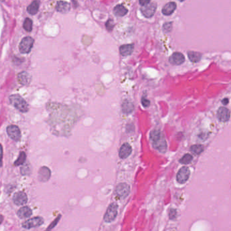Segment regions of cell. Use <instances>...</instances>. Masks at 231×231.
I'll list each match as a JSON object with an SVG mask.
<instances>
[{"label": "cell", "instance_id": "obj_1", "mask_svg": "<svg viewBox=\"0 0 231 231\" xmlns=\"http://www.w3.org/2000/svg\"><path fill=\"white\" fill-rule=\"evenodd\" d=\"M150 138L153 142V147L161 153L167 150V142L163 134L159 130H154L150 134Z\"/></svg>", "mask_w": 231, "mask_h": 231}, {"label": "cell", "instance_id": "obj_2", "mask_svg": "<svg viewBox=\"0 0 231 231\" xmlns=\"http://www.w3.org/2000/svg\"><path fill=\"white\" fill-rule=\"evenodd\" d=\"M10 103L15 109L21 112L29 111V104L19 94H12L10 96Z\"/></svg>", "mask_w": 231, "mask_h": 231}, {"label": "cell", "instance_id": "obj_3", "mask_svg": "<svg viewBox=\"0 0 231 231\" xmlns=\"http://www.w3.org/2000/svg\"><path fill=\"white\" fill-rule=\"evenodd\" d=\"M35 40L31 36L24 37L22 39L20 43H19L18 48L19 51L21 54H27L31 52V49L33 47Z\"/></svg>", "mask_w": 231, "mask_h": 231}, {"label": "cell", "instance_id": "obj_4", "mask_svg": "<svg viewBox=\"0 0 231 231\" xmlns=\"http://www.w3.org/2000/svg\"><path fill=\"white\" fill-rule=\"evenodd\" d=\"M44 222V220L40 216L29 219L22 224V226L25 229H31L32 228H36L42 226Z\"/></svg>", "mask_w": 231, "mask_h": 231}, {"label": "cell", "instance_id": "obj_5", "mask_svg": "<svg viewBox=\"0 0 231 231\" xmlns=\"http://www.w3.org/2000/svg\"><path fill=\"white\" fill-rule=\"evenodd\" d=\"M117 208L118 206L115 203H112L110 205L106 210L105 215H104V221L106 222H111L113 221L117 216Z\"/></svg>", "mask_w": 231, "mask_h": 231}, {"label": "cell", "instance_id": "obj_6", "mask_svg": "<svg viewBox=\"0 0 231 231\" xmlns=\"http://www.w3.org/2000/svg\"><path fill=\"white\" fill-rule=\"evenodd\" d=\"M157 9V4L155 3H148V4L142 5L140 10L146 18H151L155 14Z\"/></svg>", "mask_w": 231, "mask_h": 231}, {"label": "cell", "instance_id": "obj_7", "mask_svg": "<svg viewBox=\"0 0 231 231\" xmlns=\"http://www.w3.org/2000/svg\"><path fill=\"white\" fill-rule=\"evenodd\" d=\"M6 131L8 136L11 139L14 140L16 142H18L20 140L21 138V132L18 126L15 125H10L8 126Z\"/></svg>", "mask_w": 231, "mask_h": 231}, {"label": "cell", "instance_id": "obj_8", "mask_svg": "<svg viewBox=\"0 0 231 231\" xmlns=\"http://www.w3.org/2000/svg\"><path fill=\"white\" fill-rule=\"evenodd\" d=\"M32 77L31 74L27 71H22L17 75V81L21 86H29L31 83Z\"/></svg>", "mask_w": 231, "mask_h": 231}, {"label": "cell", "instance_id": "obj_9", "mask_svg": "<svg viewBox=\"0 0 231 231\" xmlns=\"http://www.w3.org/2000/svg\"><path fill=\"white\" fill-rule=\"evenodd\" d=\"M130 193V186L125 183L118 185L116 188V195L120 199H124Z\"/></svg>", "mask_w": 231, "mask_h": 231}, {"label": "cell", "instance_id": "obj_10", "mask_svg": "<svg viewBox=\"0 0 231 231\" xmlns=\"http://www.w3.org/2000/svg\"><path fill=\"white\" fill-rule=\"evenodd\" d=\"M190 176V170L186 167H183L178 172L176 180L180 184L185 183L188 180Z\"/></svg>", "mask_w": 231, "mask_h": 231}, {"label": "cell", "instance_id": "obj_11", "mask_svg": "<svg viewBox=\"0 0 231 231\" xmlns=\"http://www.w3.org/2000/svg\"><path fill=\"white\" fill-rule=\"evenodd\" d=\"M27 201H28V198L27 195L23 191L16 192L13 196V201L16 205H23L26 204Z\"/></svg>", "mask_w": 231, "mask_h": 231}, {"label": "cell", "instance_id": "obj_12", "mask_svg": "<svg viewBox=\"0 0 231 231\" xmlns=\"http://www.w3.org/2000/svg\"><path fill=\"white\" fill-rule=\"evenodd\" d=\"M169 62L173 65H180L185 62V58L183 54L180 52H174L169 57Z\"/></svg>", "mask_w": 231, "mask_h": 231}, {"label": "cell", "instance_id": "obj_13", "mask_svg": "<svg viewBox=\"0 0 231 231\" xmlns=\"http://www.w3.org/2000/svg\"><path fill=\"white\" fill-rule=\"evenodd\" d=\"M71 8V5L69 3L67 2L62 1V0L58 1L56 3V7H55V9H56L57 12L62 13V14L68 13L70 11Z\"/></svg>", "mask_w": 231, "mask_h": 231}, {"label": "cell", "instance_id": "obj_14", "mask_svg": "<svg viewBox=\"0 0 231 231\" xmlns=\"http://www.w3.org/2000/svg\"><path fill=\"white\" fill-rule=\"evenodd\" d=\"M39 180L41 182H48L51 176V171L48 167H42L39 170Z\"/></svg>", "mask_w": 231, "mask_h": 231}, {"label": "cell", "instance_id": "obj_15", "mask_svg": "<svg viewBox=\"0 0 231 231\" xmlns=\"http://www.w3.org/2000/svg\"><path fill=\"white\" fill-rule=\"evenodd\" d=\"M218 119L222 122H226L230 119V111L229 110L225 107H220L218 109Z\"/></svg>", "mask_w": 231, "mask_h": 231}, {"label": "cell", "instance_id": "obj_16", "mask_svg": "<svg viewBox=\"0 0 231 231\" xmlns=\"http://www.w3.org/2000/svg\"><path fill=\"white\" fill-rule=\"evenodd\" d=\"M40 6V0H33L31 4H30L28 7L27 8V11L29 14L31 15H35L37 12H39Z\"/></svg>", "mask_w": 231, "mask_h": 231}, {"label": "cell", "instance_id": "obj_17", "mask_svg": "<svg viewBox=\"0 0 231 231\" xmlns=\"http://www.w3.org/2000/svg\"><path fill=\"white\" fill-rule=\"evenodd\" d=\"M131 146L128 144V143H125L122 146V147L120 148L119 150V157L122 159H126L130 155L131 153Z\"/></svg>", "mask_w": 231, "mask_h": 231}, {"label": "cell", "instance_id": "obj_18", "mask_svg": "<svg viewBox=\"0 0 231 231\" xmlns=\"http://www.w3.org/2000/svg\"><path fill=\"white\" fill-rule=\"evenodd\" d=\"M32 214L33 211L31 209L28 207V206H24V207H21L20 210L17 211V216L21 219L29 218L30 216H31Z\"/></svg>", "mask_w": 231, "mask_h": 231}, {"label": "cell", "instance_id": "obj_19", "mask_svg": "<svg viewBox=\"0 0 231 231\" xmlns=\"http://www.w3.org/2000/svg\"><path fill=\"white\" fill-rule=\"evenodd\" d=\"M134 43L123 45L120 47L119 52L122 56H127L132 54V52H134Z\"/></svg>", "mask_w": 231, "mask_h": 231}, {"label": "cell", "instance_id": "obj_20", "mask_svg": "<svg viewBox=\"0 0 231 231\" xmlns=\"http://www.w3.org/2000/svg\"><path fill=\"white\" fill-rule=\"evenodd\" d=\"M176 9V4L175 2H169L164 5L162 9V13L166 16H169Z\"/></svg>", "mask_w": 231, "mask_h": 231}, {"label": "cell", "instance_id": "obj_21", "mask_svg": "<svg viewBox=\"0 0 231 231\" xmlns=\"http://www.w3.org/2000/svg\"><path fill=\"white\" fill-rule=\"evenodd\" d=\"M114 14L118 17H122V16L127 14L128 10L127 8L123 6V5H117L114 8Z\"/></svg>", "mask_w": 231, "mask_h": 231}, {"label": "cell", "instance_id": "obj_22", "mask_svg": "<svg viewBox=\"0 0 231 231\" xmlns=\"http://www.w3.org/2000/svg\"><path fill=\"white\" fill-rule=\"evenodd\" d=\"M187 54H188V57L189 60H191L192 62H194V63L199 62L202 57L201 54L199 53V52H194V51H188V52H187Z\"/></svg>", "mask_w": 231, "mask_h": 231}, {"label": "cell", "instance_id": "obj_23", "mask_svg": "<svg viewBox=\"0 0 231 231\" xmlns=\"http://www.w3.org/2000/svg\"><path fill=\"white\" fill-rule=\"evenodd\" d=\"M134 110V105L131 102L125 100L122 104V111L125 114L131 113Z\"/></svg>", "mask_w": 231, "mask_h": 231}, {"label": "cell", "instance_id": "obj_24", "mask_svg": "<svg viewBox=\"0 0 231 231\" xmlns=\"http://www.w3.org/2000/svg\"><path fill=\"white\" fill-rule=\"evenodd\" d=\"M26 159H27L26 153L23 152V151H22V152H21L20 154H19L18 159L15 161L14 166H22V165H23L24 163H25Z\"/></svg>", "mask_w": 231, "mask_h": 231}, {"label": "cell", "instance_id": "obj_25", "mask_svg": "<svg viewBox=\"0 0 231 231\" xmlns=\"http://www.w3.org/2000/svg\"><path fill=\"white\" fill-rule=\"evenodd\" d=\"M23 28L27 32H31L33 29V21L30 18H26L23 23Z\"/></svg>", "mask_w": 231, "mask_h": 231}, {"label": "cell", "instance_id": "obj_26", "mask_svg": "<svg viewBox=\"0 0 231 231\" xmlns=\"http://www.w3.org/2000/svg\"><path fill=\"white\" fill-rule=\"evenodd\" d=\"M203 150H204V147L201 144L193 145L191 147V150L195 155H199L203 152Z\"/></svg>", "mask_w": 231, "mask_h": 231}, {"label": "cell", "instance_id": "obj_27", "mask_svg": "<svg viewBox=\"0 0 231 231\" xmlns=\"http://www.w3.org/2000/svg\"><path fill=\"white\" fill-rule=\"evenodd\" d=\"M23 166V165H22ZM21 174L23 175V176H27V175H29L30 174H31V165H30L29 163H27L24 165H23V166H22L21 169Z\"/></svg>", "mask_w": 231, "mask_h": 231}, {"label": "cell", "instance_id": "obj_28", "mask_svg": "<svg viewBox=\"0 0 231 231\" xmlns=\"http://www.w3.org/2000/svg\"><path fill=\"white\" fill-rule=\"evenodd\" d=\"M192 160V156L190 154H186L182 159H180V162L182 164H188Z\"/></svg>", "mask_w": 231, "mask_h": 231}, {"label": "cell", "instance_id": "obj_29", "mask_svg": "<svg viewBox=\"0 0 231 231\" xmlns=\"http://www.w3.org/2000/svg\"><path fill=\"white\" fill-rule=\"evenodd\" d=\"M61 218V215H59L57 216V218L54 220L52 222V223L49 225V226L47 228V230H52L56 226L58 223L59 222V220Z\"/></svg>", "mask_w": 231, "mask_h": 231}, {"label": "cell", "instance_id": "obj_30", "mask_svg": "<svg viewBox=\"0 0 231 231\" xmlns=\"http://www.w3.org/2000/svg\"><path fill=\"white\" fill-rule=\"evenodd\" d=\"M163 31L164 32L168 33L169 31H171V30L172 29V22H168V23H166L163 24Z\"/></svg>", "mask_w": 231, "mask_h": 231}, {"label": "cell", "instance_id": "obj_31", "mask_svg": "<svg viewBox=\"0 0 231 231\" xmlns=\"http://www.w3.org/2000/svg\"><path fill=\"white\" fill-rule=\"evenodd\" d=\"M113 27H114L113 21H112V19H109V20L107 21L106 23V29L108 30V31H112V29H113Z\"/></svg>", "mask_w": 231, "mask_h": 231}, {"label": "cell", "instance_id": "obj_32", "mask_svg": "<svg viewBox=\"0 0 231 231\" xmlns=\"http://www.w3.org/2000/svg\"><path fill=\"white\" fill-rule=\"evenodd\" d=\"M24 59H20L18 57H16V56H13L12 58V62L14 63V65H21L23 62L24 61Z\"/></svg>", "mask_w": 231, "mask_h": 231}, {"label": "cell", "instance_id": "obj_33", "mask_svg": "<svg viewBox=\"0 0 231 231\" xmlns=\"http://www.w3.org/2000/svg\"><path fill=\"white\" fill-rule=\"evenodd\" d=\"M142 105L144 106L147 107V106H149L150 101L148 100H147V99L145 97H143L142 98Z\"/></svg>", "mask_w": 231, "mask_h": 231}, {"label": "cell", "instance_id": "obj_34", "mask_svg": "<svg viewBox=\"0 0 231 231\" xmlns=\"http://www.w3.org/2000/svg\"><path fill=\"white\" fill-rule=\"evenodd\" d=\"M2 160H3V147H2V145L0 144V167L2 166Z\"/></svg>", "mask_w": 231, "mask_h": 231}, {"label": "cell", "instance_id": "obj_35", "mask_svg": "<svg viewBox=\"0 0 231 231\" xmlns=\"http://www.w3.org/2000/svg\"><path fill=\"white\" fill-rule=\"evenodd\" d=\"M150 2V0H139V3L141 5H144Z\"/></svg>", "mask_w": 231, "mask_h": 231}, {"label": "cell", "instance_id": "obj_36", "mask_svg": "<svg viewBox=\"0 0 231 231\" xmlns=\"http://www.w3.org/2000/svg\"><path fill=\"white\" fill-rule=\"evenodd\" d=\"M222 103H223L224 105H226L228 103H229V99L228 98H224L223 100H222Z\"/></svg>", "mask_w": 231, "mask_h": 231}, {"label": "cell", "instance_id": "obj_37", "mask_svg": "<svg viewBox=\"0 0 231 231\" xmlns=\"http://www.w3.org/2000/svg\"><path fill=\"white\" fill-rule=\"evenodd\" d=\"M73 6H74V7H75V8L78 7V6H77V5L75 4V3H76V1H75V0H73Z\"/></svg>", "mask_w": 231, "mask_h": 231}, {"label": "cell", "instance_id": "obj_38", "mask_svg": "<svg viewBox=\"0 0 231 231\" xmlns=\"http://www.w3.org/2000/svg\"><path fill=\"white\" fill-rule=\"evenodd\" d=\"M2 221H3V216H0V224H2Z\"/></svg>", "mask_w": 231, "mask_h": 231}, {"label": "cell", "instance_id": "obj_39", "mask_svg": "<svg viewBox=\"0 0 231 231\" xmlns=\"http://www.w3.org/2000/svg\"><path fill=\"white\" fill-rule=\"evenodd\" d=\"M179 1H180V2H185V0H179Z\"/></svg>", "mask_w": 231, "mask_h": 231}, {"label": "cell", "instance_id": "obj_40", "mask_svg": "<svg viewBox=\"0 0 231 231\" xmlns=\"http://www.w3.org/2000/svg\"><path fill=\"white\" fill-rule=\"evenodd\" d=\"M0 2H4V0H0Z\"/></svg>", "mask_w": 231, "mask_h": 231}]
</instances>
